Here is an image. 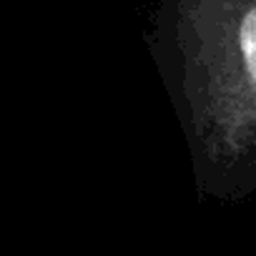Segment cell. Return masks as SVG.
I'll use <instances>...</instances> for the list:
<instances>
[{
    "instance_id": "obj_1",
    "label": "cell",
    "mask_w": 256,
    "mask_h": 256,
    "mask_svg": "<svg viewBox=\"0 0 256 256\" xmlns=\"http://www.w3.org/2000/svg\"><path fill=\"white\" fill-rule=\"evenodd\" d=\"M154 58L188 151L196 198L256 194V0H174Z\"/></svg>"
}]
</instances>
